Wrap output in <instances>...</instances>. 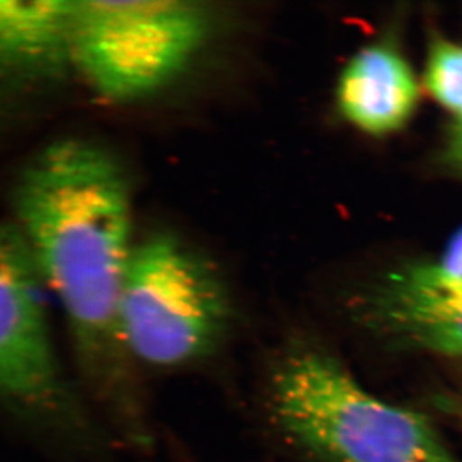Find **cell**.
Masks as SVG:
<instances>
[{
    "instance_id": "1",
    "label": "cell",
    "mask_w": 462,
    "mask_h": 462,
    "mask_svg": "<svg viewBox=\"0 0 462 462\" xmlns=\"http://www.w3.org/2000/svg\"><path fill=\"white\" fill-rule=\"evenodd\" d=\"M15 208L41 277L65 310L84 374L143 443L147 432L118 322L132 254L126 172L92 141H57L23 171Z\"/></svg>"
},
{
    "instance_id": "2",
    "label": "cell",
    "mask_w": 462,
    "mask_h": 462,
    "mask_svg": "<svg viewBox=\"0 0 462 462\" xmlns=\"http://www.w3.org/2000/svg\"><path fill=\"white\" fill-rule=\"evenodd\" d=\"M273 407L298 443L328 461L457 462L427 419L366 393L322 354L284 361Z\"/></svg>"
},
{
    "instance_id": "3",
    "label": "cell",
    "mask_w": 462,
    "mask_h": 462,
    "mask_svg": "<svg viewBox=\"0 0 462 462\" xmlns=\"http://www.w3.org/2000/svg\"><path fill=\"white\" fill-rule=\"evenodd\" d=\"M208 24V14L195 2H75L69 61L105 101H135L189 65Z\"/></svg>"
},
{
    "instance_id": "4",
    "label": "cell",
    "mask_w": 462,
    "mask_h": 462,
    "mask_svg": "<svg viewBox=\"0 0 462 462\" xmlns=\"http://www.w3.org/2000/svg\"><path fill=\"white\" fill-rule=\"evenodd\" d=\"M222 284L201 257L172 236L132 247L118 322L131 358L174 366L211 350L227 320Z\"/></svg>"
},
{
    "instance_id": "5",
    "label": "cell",
    "mask_w": 462,
    "mask_h": 462,
    "mask_svg": "<svg viewBox=\"0 0 462 462\" xmlns=\"http://www.w3.org/2000/svg\"><path fill=\"white\" fill-rule=\"evenodd\" d=\"M41 280L20 229L0 225V400L32 422L79 436L86 422L52 349Z\"/></svg>"
},
{
    "instance_id": "6",
    "label": "cell",
    "mask_w": 462,
    "mask_h": 462,
    "mask_svg": "<svg viewBox=\"0 0 462 462\" xmlns=\"http://www.w3.org/2000/svg\"><path fill=\"white\" fill-rule=\"evenodd\" d=\"M373 322L406 345L462 355V293L430 279L422 265L389 275L371 301Z\"/></svg>"
},
{
    "instance_id": "7",
    "label": "cell",
    "mask_w": 462,
    "mask_h": 462,
    "mask_svg": "<svg viewBox=\"0 0 462 462\" xmlns=\"http://www.w3.org/2000/svg\"><path fill=\"white\" fill-rule=\"evenodd\" d=\"M419 88L397 51L374 45L346 66L338 84L341 113L361 131L384 135L402 129L414 113Z\"/></svg>"
},
{
    "instance_id": "8",
    "label": "cell",
    "mask_w": 462,
    "mask_h": 462,
    "mask_svg": "<svg viewBox=\"0 0 462 462\" xmlns=\"http://www.w3.org/2000/svg\"><path fill=\"white\" fill-rule=\"evenodd\" d=\"M75 2L0 0V68L38 69L69 61Z\"/></svg>"
},
{
    "instance_id": "9",
    "label": "cell",
    "mask_w": 462,
    "mask_h": 462,
    "mask_svg": "<svg viewBox=\"0 0 462 462\" xmlns=\"http://www.w3.org/2000/svg\"><path fill=\"white\" fill-rule=\"evenodd\" d=\"M425 83L454 120L462 118V45L445 40L431 45Z\"/></svg>"
},
{
    "instance_id": "10",
    "label": "cell",
    "mask_w": 462,
    "mask_h": 462,
    "mask_svg": "<svg viewBox=\"0 0 462 462\" xmlns=\"http://www.w3.org/2000/svg\"><path fill=\"white\" fill-rule=\"evenodd\" d=\"M448 159L455 168L462 171V118L452 122L449 143H448Z\"/></svg>"
}]
</instances>
